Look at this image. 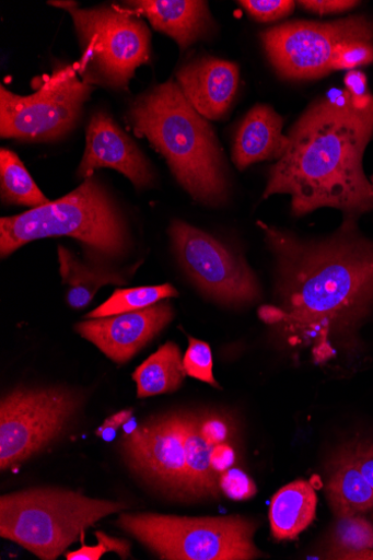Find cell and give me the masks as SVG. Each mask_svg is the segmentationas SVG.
<instances>
[{
	"instance_id": "obj_30",
	"label": "cell",
	"mask_w": 373,
	"mask_h": 560,
	"mask_svg": "<svg viewBox=\"0 0 373 560\" xmlns=\"http://www.w3.org/2000/svg\"><path fill=\"white\" fill-rule=\"evenodd\" d=\"M220 488L233 500H247L254 497L257 488L253 480L240 469H229L220 476Z\"/></svg>"
},
{
	"instance_id": "obj_2",
	"label": "cell",
	"mask_w": 373,
	"mask_h": 560,
	"mask_svg": "<svg viewBox=\"0 0 373 560\" xmlns=\"http://www.w3.org/2000/svg\"><path fill=\"white\" fill-rule=\"evenodd\" d=\"M284 156L271 167L263 198L291 197L295 218L335 209L358 218L373 211V185L363 171L364 151L373 138V94L312 102L287 135Z\"/></svg>"
},
{
	"instance_id": "obj_32",
	"label": "cell",
	"mask_w": 373,
	"mask_h": 560,
	"mask_svg": "<svg viewBox=\"0 0 373 560\" xmlns=\"http://www.w3.org/2000/svg\"><path fill=\"white\" fill-rule=\"evenodd\" d=\"M303 10L318 15L341 14L357 8L354 0H302L298 3Z\"/></svg>"
},
{
	"instance_id": "obj_6",
	"label": "cell",
	"mask_w": 373,
	"mask_h": 560,
	"mask_svg": "<svg viewBox=\"0 0 373 560\" xmlns=\"http://www.w3.org/2000/svg\"><path fill=\"white\" fill-rule=\"evenodd\" d=\"M66 10L82 48L78 66L90 84L125 90L138 68L151 61V33L137 14L118 7L80 9L74 2H49Z\"/></svg>"
},
{
	"instance_id": "obj_14",
	"label": "cell",
	"mask_w": 373,
	"mask_h": 560,
	"mask_svg": "<svg viewBox=\"0 0 373 560\" xmlns=\"http://www.w3.org/2000/svg\"><path fill=\"white\" fill-rule=\"evenodd\" d=\"M98 168L116 170L138 190L150 187L154 179L150 163L135 141L103 112L95 113L90 119L78 176L86 179Z\"/></svg>"
},
{
	"instance_id": "obj_34",
	"label": "cell",
	"mask_w": 373,
	"mask_h": 560,
	"mask_svg": "<svg viewBox=\"0 0 373 560\" xmlns=\"http://www.w3.org/2000/svg\"><path fill=\"white\" fill-rule=\"evenodd\" d=\"M234 463L235 453L230 445L223 443L214 446V450H212V466L220 476L231 469Z\"/></svg>"
},
{
	"instance_id": "obj_24",
	"label": "cell",
	"mask_w": 373,
	"mask_h": 560,
	"mask_svg": "<svg viewBox=\"0 0 373 560\" xmlns=\"http://www.w3.org/2000/svg\"><path fill=\"white\" fill-rule=\"evenodd\" d=\"M178 295V291L170 283L154 287L118 289L86 317L98 319L142 311L159 302Z\"/></svg>"
},
{
	"instance_id": "obj_12",
	"label": "cell",
	"mask_w": 373,
	"mask_h": 560,
	"mask_svg": "<svg viewBox=\"0 0 373 560\" xmlns=\"http://www.w3.org/2000/svg\"><path fill=\"white\" fill-rule=\"evenodd\" d=\"M123 451L144 481L168 494L186 497L184 412L151 418L123 439Z\"/></svg>"
},
{
	"instance_id": "obj_25",
	"label": "cell",
	"mask_w": 373,
	"mask_h": 560,
	"mask_svg": "<svg viewBox=\"0 0 373 560\" xmlns=\"http://www.w3.org/2000/svg\"><path fill=\"white\" fill-rule=\"evenodd\" d=\"M373 551V526L362 515L338 518L330 535L334 559H362Z\"/></svg>"
},
{
	"instance_id": "obj_10",
	"label": "cell",
	"mask_w": 373,
	"mask_h": 560,
	"mask_svg": "<svg viewBox=\"0 0 373 560\" xmlns=\"http://www.w3.org/2000/svg\"><path fill=\"white\" fill-rule=\"evenodd\" d=\"M79 407V397L60 387L21 388L0 405V469L30 459L67 429Z\"/></svg>"
},
{
	"instance_id": "obj_1",
	"label": "cell",
	"mask_w": 373,
	"mask_h": 560,
	"mask_svg": "<svg viewBox=\"0 0 373 560\" xmlns=\"http://www.w3.org/2000/svg\"><path fill=\"white\" fill-rule=\"evenodd\" d=\"M276 262V303L260 318L292 345L310 346L317 363L334 358L373 308V241L358 218L322 238H305L258 222Z\"/></svg>"
},
{
	"instance_id": "obj_5",
	"label": "cell",
	"mask_w": 373,
	"mask_h": 560,
	"mask_svg": "<svg viewBox=\"0 0 373 560\" xmlns=\"http://www.w3.org/2000/svg\"><path fill=\"white\" fill-rule=\"evenodd\" d=\"M127 509L61 489H28L0 497V536L42 560H56L86 529Z\"/></svg>"
},
{
	"instance_id": "obj_21",
	"label": "cell",
	"mask_w": 373,
	"mask_h": 560,
	"mask_svg": "<svg viewBox=\"0 0 373 560\" xmlns=\"http://www.w3.org/2000/svg\"><path fill=\"white\" fill-rule=\"evenodd\" d=\"M183 359L180 348L175 342L160 347L132 375L138 397L178 390L186 376Z\"/></svg>"
},
{
	"instance_id": "obj_37",
	"label": "cell",
	"mask_w": 373,
	"mask_h": 560,
	"mask_svg": "<svg viewBox=\"0 0 373 560\" xmlns=\"http://www.w3.org/2000/svg\"><path fill=\"white\" fill-rule=\"evenodd\" d=\"M117 429L113 428V427H109V425H102L97 431H96V435L100 436L101 439H103L104 441L106 442H110L113 440H115L116 438V433H117Z\"/></svg>"
},
{
	"instance_id": "obj_20",
	"label": "cell",
	"mask_w": 373,
	"mask_h": 560,
	"mask_svg": "<svg viewBox=\"0 0 373 560\" xmlns=\"http://www.w3.org/2000/svg\"><path fill=\"white\" fill-rule=\"evenodd\" d=\"M186 447V498L217 499L220 495V475L212 466V450L200 429L199 415L184 412Z\"/></svg>"
},
{
	"instance_id": "obj_16",
	"label": "cell",
	"mask_w": 373,
	"mask_h": 560,
	"mask_svg": "<svg viewBox=\"0 0 373 560\" xmlns=\"http://www.w3.org/2000/svg\"><path fill=\"white\" fill-rule=\"evenodd\" d=\"M126 9L144 16L151 26L186 49L214 31L208 4L199 0H139L126 3Z\"/></svg>"
},
{
	"instance_id": "obj_13",
	"label": "cell",
	"mask_w": 373,
	"mask_h": 560,
	"mask_svg": "<svg viewBox=\"0 0 373 560\" xmlns=\"http://www.w3.org/2000/svg\"><path fill=\"white\" fill-rule=\"evenodd\" d=\"M173 318L172 305L159 302L142 311L80 323L75 329L106 358L126 364Z\"/></svg>"
},
{
	"instance_id": "obj_8",
	"label": "cell",
	"mask_w": 373,
	"mask_h": 560,
	"mask_svg": "<svg viewBox=\"0 0 373 560\" xmlns=\"http://www.w3.org/2000/svg\"><path fill=\"white\" fill-rule=\"evenodd\" d=\"M93 91L75 66L59 67L31 95L0 88V136L23 141H53L78 125Z\"/></svg>"
},
{
	"instance_id": "obj_23",
	"label": "cell",
	"mask_w": 373,
	"mask_h": 560,
	"mask_svg": "<svg viewBox=\"0 0 373 560\" xmlns=\"http://www.w3.org/2000/svg\"><path fill=\"white\" fill-rule=\"evenodd\" d=\"M0 190L11 206L35 209L49 202L15 152L5 148L0 151Z\"/></svg>"
},
{
	"instance_id": "obj_18",
	"label": "cell",
	"mask_w": 373,
	"mask_h": 560,
	"mask_svg": "<svg viewBox=\"0 0 373 560\" xmlns=\"http://www.w3.org/2000/svg\"><path fill=\"white\" fill-rule=\"evenodd\" d=\"M327 498L337 518L363 515L373 509V488L362 475L350 446L328 468Z\"/></svg>"
},
{
	"instance_id": "obj_11",
	"label": "cell",
	"mask_w": 373,
	"mask_h": 560,
	"mask_svg": "<svg viewBox=\"0 0 373 560\" xmlns=\"http://www.w3.org/2000/svg\"><path fill=\"white\" fill-rule=\"evenodd\" d=\"M170 235L180 267L207 298L231 307L260 299L255 273L230 246L179 220L172 223Z\"/></svg>"
},
{
	"instance_id": "obj_38",
	"label": "cell",
	"mask_w": 373,
	"mask_h": 560,
	"mask_svg": "<svg viewBox=\"0 0 373 560\" xmlns=\"http://www.w3.org/2000/svg\"><path fill=\"white\" fill-rule=\"evenodd\" d=\"M372 185H373V178H372Z\"/></svg>"
},
{
	"instance_id": "obj_27",
	"label": "cell",
	"mask_w": 373,
	"mask_h": 560,
	"mask_svg": "<svg viewBox=\"0 0 373 560\" xmlns=\"http://www.w3.org/2000/svg\"><path fill=\"white\" fill-rule=\"evenodd\" d=\"M372 63L373 43L362 40L346 42L338 46L331 62V70L333 72L353 70Z\"/></svg>"
},
{
	"instance_id": "obj_7",
	"label": "cell",
	"mask_w": 373,
	"mask_h": 560,
	"mask_svg": "<svg viewBox=\"0 0 373 560\" xmlns=\"http://www.w3.org/2000/svg\"><path fill=\"white\" fill-rule=\"evenodd\" d=\"M118 526L160 559L249 560L256 524L242 516L189 518L160 514H121Z\"/></svg>"
},
{
	"instance_id": "obj_33",
	"label": "cell",
	"mask_w": 373,
	"mask_h": 560,
	"mask_svg": "<svg viewBox=\"0 0 373 560\" xmlns=\"http://www.w3.org/2000/svg\"><path fill=\"white\" fill-rule=\"evenodd\" d=\"M349 446L362 475L373 488V440H365Z\"/></svg>"
},
{
	"instance_id": "obj_31",
	"label": "cell",
	"mask_w": 373,
	"mask_h": 560,
	"mask_svg": "<svg viewBox=\"0 0 373 560\" xmlns=\"http://www.w3.org/2000/svg\"><path fill=\"white\" fill-rule=\"evenodd\" d=\"M200 429L203 438L212 445L226 443L232 433L229 418L217 413L199 415Z\"/></svg>"
},
{
	"instance_id": "obj_9",
	"label": "cell",
	"mask_w": 373,
	"mask_h": 560,
	"mask_svg": "<svg viewBox=\"0 0 373 560\" xmlns=\"http://www.w3.org/2000/svg\"><path fill=\"white\" fill-rule=\"evenodd\" d=\"M259 38L266 58L282 79L316 80L333 72L340 44L373 43V22L363 15L331 22L296 21L266 30Z\"/></svg>"
},
{
	"instance_id": "obj_29",
	"label": "cell",
	"mask_w": 373,
	"mask_h": 560,
	"mask_svg": "<svg viewBox=\"0 0 373 560\" xmlns=\"http://www.w3.org/2000/svg\"><path fill=\"white\" fill-rule=\"evenodd\" d=\"M98 540L96 546L83 545L80 549L67 553L68 560H98L106 552H117L126 559L130 556V544L120 538L110 537L102 532H96Z\"/></svg>"
},
{
	"instance_id": "obj_4",
	"label": "cell",
	"mask_w": 373,
	"mask_h": 560,
	"mask_svg": "<svg viewBox=\"0 0 373 560\" xmlns=\"http://www.w3.org/2000/svg\"><path fill=\"white\" fill-rule=\"evenodd\" d=\"M68 236L97 259H118L129 247L127 225L115 200L93 176L69 195L0 220V253L10 257L30 242Z\"/></svg>"
},
{
	"instance_id": "obj_17",
	"label": "cell",
	"mask_w": 373,
	"mask_h": 560,
	"mask_svg": "<svg viewBox=\"0 0 373 560\" xmlns=\"http://www.w3.org/2000/svg\"><path fill=\"white\" fill-rule=\"evenodd\" d=\"M290 144L283 119L270 106L256 105L242 120L233 144V162L244 171L264 161H280Z\"/></svg>"
},
{
	"instance_id": "obj_22",
	"label": "cell",
	"mask_w": 373,
	"mask_h": 560,
	"mask_svg": "<svg viewBox=\"0 0 373 560\" xmlns=\"http://www.w3.org/2000/svg\"><path fill=\"white\" fill-rule=\"evenodd\" d=\"M58 250L63 284L69 287L68 303L74 310L88 307L102 287L126 283L125 279L116 272L83 264L63 246H59Z\"/></svg>"
},
{
	"instance_id": "obj_28",
	"label": "cell",
	"mask_w": 373,
	"mask_h": 560,
	"mask_svg": "<svg viewBox=\"0 0 373 560\" xmlns=\"http://www.w3.org/2000/svg\"><path fill=\"white\" fill-rule=\"evenodd\" d=\"M238 4L255 21L269 23L290 16L296 3L292 0H241Z\"/></svg>"
},
{
	"instance_id": "obj_19",
	"label": "cell",
	"mask_w": 373,
	"mask_h": 560,
	"mask_svg": "<svg viewBox=\"0 0 373 560\" xmlns=\"http://www.w3.org/2000/svg\"><path fill=\"white\" fill-rule=\"evenodd\" d=\"M317 497L311 483L298 480L283 487L273 497L270 523L273 537L292 540L314 521Z\"/></svg>"
},
{
	"instance_id": "obj_3",
	"label": "cell",
	"mask_w": 373,
	"mask_h": 560,
	"mask_svg": "<svg viewBox=\"0 0 373 560\" xmlns=\"http://www.w3.org/2000/svg\"><path fill=\"white\" fill-rule=\"evenodd\" d=\"M128 120L167 161L171 171L194 200L222 207L230 183L223 150L214 129L189 104L177 82L152 88L138 96Z\"/></svg>"
},
{
	"instance_id": "obj_26",
	"label": "cell",
	"mask_w": 373,
	"mask_h": 560,
	"mask_svg": "<svg viewBox=\"0 0 373 560\" xmlns=\"http://www.w3.org/2000/svg\"><path fill=\"white\" fill-rule=\"evenodd\" d=\"M189 346L184 355L183 364L186 375L221 388L214 376V360L210 346L199 339L188 337Z\"/></svg>"
},
{
	"instance_id": "obj_35",
	"label": "cell",
	"mask_w": 373,
	"mask_h": 560,
	"mask_svg": "<svg viewBox=\"0 0 373 560\" xmlns=\"http://www.w3.org/2000/svg\"><path fill=\"white\" fill-rule=\"evenodd\" d=\"M346 89L355 96H361L368 93L365 75L358 71H351L345 79Z\"/></svg>"
},
{
	"instance_id": "obj_15",
	"label": "cell",
	"mask_w": 373,
	"mask_h": 560,
	"mask_svg": "<svg viewBox=\"0 0 373 560\" xmlns=\"http://www.w3.org/2000/svg\"><path fill=\"white\" fill-rule=\"evenodd\" d=\"M177 84L196 112L207 120H221L229 114L240 85L236 63L201 57L182 67Z\"/></svg>"
},
{
	"instance_id": "obj_36",
	"label": "cell",
	"mask_w": 373,
	"mask_h": 560,
	"mask_svg": "<svg viewBox=\"0 0 373 560\" xmlns=\"http://www.w3.org/2000/svg\"><path fill=\"white\" fill-rule=\"evenodd\" d=\"M131 417H132L131 410L121 411V412L113 416L112 418L106 419L103 424L109 425V427H113V428L119 430L123 425H125L127 422L130 421Z\"/></svg>"
}]
</instances>
